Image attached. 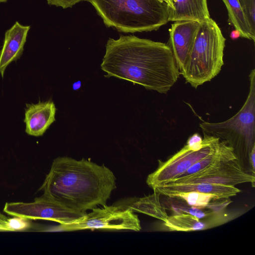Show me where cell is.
Instances as JSON below:
<instances>
[{
  "label": "cell",
  "mask_w": 255,
  "mask_h": 255,
  "mask_svg": "<svg viewBox=\"0 0 255 255\" xmlns=\"http://www.w3.org/2000/svg\"><path fill=\"white\" fill-rule=\"evenodd\" d=\"M101 68L106 78L124 79L160 94H166L180 75L167 44L134 35L109 38Z\"/></svg>",
  "instance_id": "1"
},
{
  "label": "cell",
  "mask_w": 255,
  "mask_h": 255,
  "mask_svg": "<svg viewBox=\"0 0 255 255\" xmlns=\"http://www.w3.org/2000/svg\"><path fill=\"white\" fill-rule=\"evenodd\" d=\"M116 177L104 164L67 156L54 159L39 190L42 196L75 211L107 205L116 188Z\"/></svg>",
  "instance_id": "2"
},
{
  "label": "cell",
  "mask_w": 255,
  "mask_h": 255,
  "mask_svg": "<svg viewBox=\"0 0 255 255\" xmlns=\"http://www.w3.org/2000/svg\"><path fill=\"white\" fill-rule=\"evenodd\" d=\"M108 27L125 33L158 29L168 21L169 6L160 0H87Z\"/></svg>",
  "instance_id": "3"
},
{
  "label": "cell",
  "mask_w": 255,
  "mask_h": 255,
  "mask_svg": "<svg viewBox=\"0 0 255 255\" xmlns=\"http://www.w3.org/2000/svg\"><path fill=\"white\" fill-rule=\"evenodd\" d=\"M226 39L211 17L200 22L192 48L180 72L186 82L196 89L215 78L224 65Z\"/></svg>",
  "instance_id": "4"
},
{
  "label": "cell",
  "mask_w": 255,
  "mask_h": 255,
  "mask_svg": "<svg viewBox=\"0 0 255 255\" xmlns=\"http://www.w3.org/2000/svg\"><path fill=\"white\" fill-rule=\"evenodd\" d=\"M247 98L241 109L229 119L222 122H203L199 124L203 133L218 137L233 149L242 165L249 162V155L255 145V70L250 75Z\"/></svg>",
  "instance_id": "5"
},
{
  "label": "cell",
  "mask_w": 255,
  "mask_h": 255,
  "mask_svg": "<svg viewBox=\"0 0 255 255\" xmlns=\"http://www.w3.org/2000/svg\"><path fill=\"white\" fill-rule=\"evenodd\" d=\"M58 230L75 231L82 230L103 229L109 230H141L138 216L129 208L122 205L103 206L94 208L77 220L60 224Z\"/></svg>",
  "instance_id": "6"
},
{
  "label": "cell",
  "mask_w": 255,
  "mask_h": 255,
  "mask_svg": "<svg viewBox=\"0 0 255 255\" xmlns=\"http://www.w3.org/2000/svg\"><path fill=\"white\" fill-rule=\"evenodd\" d=\"M203 133V145L199 150H192L186 144L166 161L159 160L157 169L147 177V185L153 189L176 178L217 149L223 142L218 137Z\"/></svg>",
  "instance_id": "7"
},
{
  "label": "cell",
  "mask_w": 255,
  "mask_h": 255,
  "mask_svg": "<svg viewBox=\"0 0 255 255\" xmlns=\"http://www.w3.org/2000/svg\"><path fill=\"white\" fill-rule=\"evenodd\" d=\"M3 211L26 220H50L60 224L75 221L86 214L69 209L42 195L32 202L6 203Z\"/></svg>",
  "instance_id": "8"
},
{
  "label": "cell",
  "mask_w": 255,
  "mask_h": 255,
  "mask_svg": "<svg viewBox=\"0 0 255 255\" xmlns=\"http://www.w3.org/2000/svg\"><path fill=\"white\" fill-rule=\"evenodd\" d=\"M207 183L235 186L251 183L255 185V175L250 174L243 168L237 158L222 161L196 174L181 178H176L163 184H184Z\"/></svg>",
  "instance_id": "9"
},
{
  "label": "cell",
  "mask_w": 255,
  "mask_h": 255,
  "mask_svg": "<svg viewBox=\"0 0 255 255\" xmlns=\"http://www.w3.org/2000/svg\"><path fill=\"white\" fill-rule=\"evenodd\" d=\"M200 22L180 20L171 24L169 30L168 44L180 72L183 68L192 48Z\"/></svg>",
  "instance_id": "10"
},
{
  "label": "cell",
  "mask_w": 255,
  "mask_h": 255,
  "mask_svg": "<svg viewBox=\"0 0 255 255\" xmlns=\"http://www.w3.org/2000/svg\"><path fill=\"white\" fill-rule=\"evenodd\" d=\"M224 211L215 213L203 219H199L188 214L169 216L163 225L169 231L191 232L213 228L228 222L236 218Z\"/></svg>",
  "instance_id": "11"
},
{
  "label": "cell",
  "mask_w": 255,
  "mask_h": 255,
  "mask_svg": "<svg viewBox=\"0 0 255 255\" xmlns=\"http://www.w3.org/2000/svg\"><path fill=\"white\" fill-rule=\"evenodd\" d=\"M56 112L55 104L50 100L26 104L24 119L26 133L34 136H42L55 121Z\"/></svg>",
  "instance_id": "12"
},
{
  "label": "cell",
  "mask_w": 255,
  "mask_h": 255,
  "mask_svg": "<svg viewBox=\"0 0 255 255\" xmlns=\"http://www.w3.org/2000/svg\"><path fill=\"white\" fill-rule=\"evenodd\" d=\"M30 26H25L16 21L4 35L0 52V73L3 77L6 67L21 56Z\"/></svg>",
  "instance_id": "13"
},
{
  "label": "cell",
  "mask_w": 255,
  "mask_h": 255,
  "mask_svg": "<svg viewBox=\"0 0 255 255\" xmlns=\"http://www.w3.org/2000/svg\"><path fill=\"white\" fill-rule=\"evenodd\" d=\"M153 190L165 196L178 192L197 191L214 194L218 199L229 198L236 196L241 192V190L235 186L207 183L164 184L156 187Z\"/></svg>",
  "instance_id": "14"
},
{
  "label": "cell",
  "mask_w": 255,
  "mask_h": 255,
  "mask_svg": "<svg viewBox=\"0 0 255 255\" xmlns=\"http://www.w3.org/2000/svg\"><path fill=\"white\" fill-rule=\"evenodd\" d=\"M168 21L201 22L210 17L207 0H169Z\"/></svg>",
  "instance_id": "15"
},
{
  "label": "cell",
  "mask_w": 255,
  "mask_h": 255,
  "mask_svg": "<svg viewBox=\"0 0 255 255\" xmlns=\"http://www.w3.org/2000/svg\"><path fill=\"white\" fill-rule=\"evenodd\" d=\"M160 195L154 191L151 195L133 199L126 204L121 205L130 208L134 212L142 213L165 222L169 216L166 208L160 202Z\"/></svg>",
  "instance_id": "16"
},
{
  "label": "cell",
  "mask_w": 255,
  "mask_h": 255,
  "mask_svg": "<svg viewBox=\"0 0 255 255\" xmlns=\"http://www.w3.org/2000/svg\"><path fill=\"white\" fill-rule=\"evenodd\" d=\"M237 158L233 149L223 141L208 155L193 164L176 178H181L201 172L222 161ZM176 179V178H175Z\"/></svg>",
  "instance_id": "17"
},
{
  "label": "cell",
  "mask_w": 255,
  "mask_h": 255,
  "mask_svg": "<svg viewBox=\"0 0 255 255\" xmlns=\"http://www.w3.org/2000/svg\"><path fill=\"white\" fill-rule=\"evenodd\" d=\"M228 11V21L242 38L255 41V37L251 33L238 0H222Z\"/></svg>",
  "instance_id": "18"
},
{
  "label": "cell",
  "mask_w": 255,
  "mask_h": 255,
  "mask_svg": "<svg viewBox=\"0 0 255 255\" xmlns=\"http://www.w3.org/2000/svg\"><path fill=\"white\" fill-rule=\"evenodd\" d=\"M167 197L168 198L166 201L168 203L169 209L173 212V215L188 214L199 219H203L217 213L207 207L199 208L191 206L184 200L177 197Z\"/></svg>",
  "instance_id": "19"
},
{
  "label": "cell",
  "mask_w": 255,
  "mask_h": 255,
  "mask_svg": "<svg viewBox=\"0 0 255 255\" xmlns=\"http://www.w3.org/2000/svg\"><path fill=\"white\" fill-rule=\"evenodd\" d=\"M169 197H177L194 207L203 208L214 199H218L214 194L197 191L182 192L172 194Z\"/></svg>",
  "instance_id": "20"
},
{
  "label": "cell",
  "mask_w": 255,
  "mask_h": 255,
  "mask_svg": "<svg viewBox=\"0 0 255 255\" xmlns=\"http://www.w3.org/2000/svg\"><path fill=\"white\" fill-rule=\"evenodd\" d=\"M251 33L255 37V0H238Z\"/></svg>",
  "instance_id": "21"
},
{
  "label": "cell",
  "mask_w": 255,
  "mask_h": 255,
  "mask_svg": "<svg viewBox=\"0 0 255 255\" xmlns=\"http://www.w3.org/2000/svg\"><path fill=\"white\" fill-rule=\"evenodd\" d=\"M186 144L190 149L194 151L198 150L203 145V138L198 133H195L189 137Z\"/></svg>",
  "instance_id": "22"
},
{
  "label": "cell",
  "mask_w": 255,
  "mask_h": 255,
  "mask_svg": "<svg viewBox=\"0 0 255 255\" xmlns=\"http://www.w3.org/2000/svg\"><path fill=\"white\" fill-rule=\"evenodd\" d=\"M27 220L17 217L10 218V225L12 231L22 230L27 228L29 227V223Z\"/></svg>",
  "instance_id": "23"
},
{
  "label": "cell",
  "mask_w": 255,
  "mask_h": 255,
  "mask_svg": "<svg viewBox=\"0 0 255 255\" xmlns=\"http://www.w3.org/2000/svg\"><path fill=\"white\" fill-rule=\"evenodd\" d=\"M47 3L52 5L61 7L63 8L71 7L76 3L87 0H46Z\"/></svg>",
  "instance_id": "24"
},
{
  "label": "cell",
  "mask_w": 255,
  "mask_h": 255,
  "mask_svg": "<svg viewBox=\"0 0 255 255\" xmlns=\"http://www.w3.org/2000/svg\"><path fill=\"white\" fill-rule=\"evenodd\" d=\"M0 231H12L10 225V218L0 212Z\"/></svg>",
  "instance_id": "25"
},
{
  "label": "cell",
  "mask_w": 255,
  "mask_h": 255,
  "mask_svg": "<svg viewBox=\"0 0 255 255\" xmlns=\"http://www.w3.org/2000/svg\"><path fill=\"white\" fill-rule=\"evenodd\" d=\"M249 163L253 174L255 173V145L253 147L249 155Z\"/></svg>",
  "instance_id": "26"
},
{
  "label": "cell",
  "mask_w": 255,
  "mask_h": 255,
  "mask_svg": "<svg viewBox=\"0 0 255 255\" xmlns=\"http://www.w3.org/2000/svg\"><path fill=\"white\" fill-rule=\"evenodd\" d=\"M160 1H164L166 3H167L169 6L170 5V0H160Z\"/></svg>",
  "instance_id": "27"
},
{
  "label": "cell",
  "mask_w": 255,
  "mask_h": 255,
  "mask_svg": "<svg viewBox=\"0 0 255 255\" xmlns=\"http://www.w3.org/2000/svg\"><path fill=\"white\" fill-rule=\"evenodd\" d=\"M7 0H0V2H6Z\"/></svg>",
  "instance_id": "28"
}]
</instances>
